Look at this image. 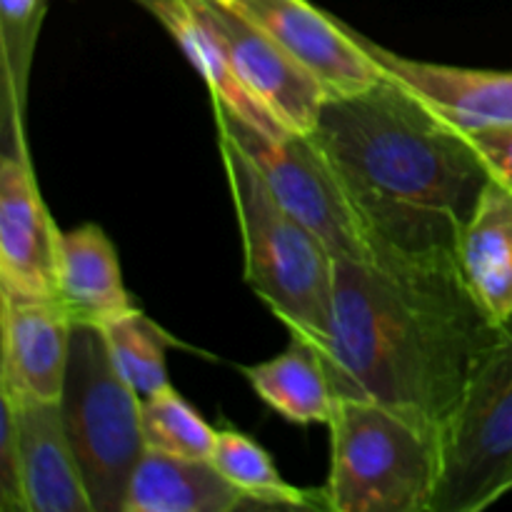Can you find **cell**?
<instances>
[{"mask_svg":"<svg viewBox=\"0 0 512 512\" xmlns=\"http://www.w3.org/2000/svg\"><path fill=\"white\" fill-rule=\"evenodd\" d=\"M140 405L115 370L103 330L75 325L60 408L93 512H125L130 478L145 455Z\"/></svg>","mask_w":512,"mask_h":512,"instance_id":"5","label":"cell"},{"mask_svg":"<svg viewBox=\"0 0 512 512\" xmlns=\"http://www.w3.org/2000/svg\"><path fill=\"white\" fill-rule=\"evenodd\" d=\"M0 313V393L10 398L60 400L75 323L58 298L3 295Z\"/></svg>","mask_w":512,"mask_h":512,"instance_id":"11","label":"cell"},{"mask_svg":"<svg viewBox=\"0 0 512 512\" xmlns=\"http://www.w3.org/2000/svg\"><path fill=\"white\" fill-rule=\"evenodd\" d=\"M498 328L458 260H335L318 353L335 398L383 405L440 440Z\"/></svg>","mask_w":512,"mask_h":512,"instance_id":"1","label":"cell"},{"mask_svg":"<svg viewBox=\"0 0 512 512\" xmlns=\"http://www.w3.org/2000/svg\"><path fill=\"white\" fill-rule=\"evenodd\" d=\"M210 460L240 493L248 495L253 508H308L310 495H315L285 483L270 455L238 430H218Z\"/></svg>","mask_w":512,"mask_h":512,"instance_id":"19","label":"cell"},{"mask_svg":"<svg viewBox=\"0 0 512 512\" xmlns=\"http://www.w3.org/2000/svg\"><path fill=\"white\" fill-rule=\"evenodd\" d=\"M465 138L483 160L485 170L493 180L512 193V123L488 125V128L468 130Z\"/></svg>","mask_w":512,"mask_h":512,"instance_id":"24","label":"cell"},{"mask_svg":"<svg viewBox=\"0 0 512 512\" xmlns=\"http://www.w3.org/2000/svg\"><path fill=\"white\" fill-rule=\"evenodd\" d=\"M165 30L175 38V43L183 48L190 63L195 65L203 80L208 83L213 103L223 108L225 113L233 115L240 123L250 125V128L260 130L268 138H280V135H290L275 123L268 115V110L248 93L240 78L235 75L233 65H230L228 55H225L223 45L218 43L213 30L205 25V20L190 8L188 0H180L178 8L163 20Z\"/></svg>","mask_w":512,"mask_h":512,"instance_id":"18","label":"cell"},{"mask_svg":"<svg viewBox=\"0 0 512 512\" xmlns=\"http://www.w3.org/2000/svg\"><path fill=\"white\" fill-rule=\"evenodd\" d=\"M360 43L388 78L460 133L512 123V73L403 58L365 35H360Z\"/></svg>","mask_w":512,"mask_h":512,"instance_id":"12","label":"cell"},{"mask_svg":"<svg viewBox=\"0 0 512 512\" xmlns=\"http://www.w3.org/2000/svg\"><path fill=\"white\" fill-rule=\"evenodd\" d=\"M58 300L75 325H103L138 310L125 290L118 253L100 225L60 233Z\"/></svg>","mask_w":512,"mask_h":512,"instance_id":"15","label":"cell"},{"mask_svg":"<svg viewBox=\"0 0 512 512\" xmlns=\"http://www.w3.org/2000/svg\"><path fill=\"white\" fill-rule=\"evenodd\" d=\"M188 3L213 30L240 83L268 110L270 118L285 133H313L320 108L328 100L313 75L300 68L273 38L228 8L223 0H188Z\"/></svg>","mask_w":512,"mask_h":512,"instance_id":"9","label":"cell"},{"mask_svg":"<svg viewBox=\"0 0 512 512\" xmlns=\"http://www.w3.org/2000/svg\"><path fill=\"white\" fill-rule=\"evenodd\" d=\"M218 145L243 240L245 283L290 338L320 350L333 318L335 255L275 200L248 155L220 130Z\"/></svg>","mask_w":512,"mask_h":512,"instance_id":"3","label":"cell"},{"mask_svg":"<svg viewBox=\"0 0 512 512\" xmlns=\"http://www.w3.org/2000/svg\"><path fill=\"white\" fill-rule=\"evenodd\" d=\"M60 233L35 185L25 148L0 163V293L58 298Z\"/></svg>","mask_w":512,"mask_h":512,"instance_id":"10","label":"cell"},{"mask_svg":"<svg viewBox=\"0 0 512 512\" xmlns=\"http://www.w3.org/2000/svg\"><path fill=\"white\" fill-rule=\"evenodd\" d=\"M253 508L213 460L150 453L135 468L125 512H233Z\"/></svg>","mask_w":512,"mask_h":512,"instance_id":"16","label":"cell"},{"mask_svg":"<svg viewBox=\"0 0 512 512\" xmlns=\"http://www.w3.org/2000/svg\"><path fill=\"white\" fill-rule=\"evenodd\" d=\"M220 133L228 135L250 158L270 193L290 215L308 225L335 260L373 263L375 250L345 198L328 160L310 140V135H280L268 138L260 130L240 123L215 105Z\"/></svg>","mask_w":512,"mask_h":512,"instance_id":"7","label":"cell"},{"mask_svg":"<svg viewBox=\"0 0 512 512\" xmlns=\"http://www.w3.org/2000/svg\"><path fill=\"white\" fill-rule=\"evenodd\" d=\"M325 508L335 512H433L440 440L403 415L338 398L330 420Z\"/></svg>","mask_w":512,"mask_h":512,"instance_id":"4","label":"cell"},{"mask_svg":"<svg viewBox=\"0 0 512 512\" xmlns=\"http://www.w3.org/2000/svg\"><path fill=\"white\" fill-rule=\"evenodd\" d=\"M243 375L268 408L298 425L333 420L335 390L318 348L290 338V348L278 358L248 365Z\"/></svg>","mask_w":512,"mask_h":512,"instance_id":"17","label":"cell"},{"mask_svg":"<svg viewBox=\"0 0 512 512\" xmlns=\"http://www.w3.org/2000/svg\"><path fill=\"white\" fill-rule=\"evenodd\" d=\"M310 140L353 205L375 260H455L490 180L465 133L393 78L328 98Z\"/></svg>","mask_w":512,"mask_h":512,"instance_id":"2","label":"cell"},{"mask_svg":"<svg viewBox=\"0 0 512 512\" xmlns=\"http://www.w3.org/2000/svg\"><path fill=\"white\" fill-rule=\"evenodd\" d=\"M512 493V318L470 373L440 438L433 512H480Z\"/></svg>","mask_w":512,"mask_h":512,"instance_id":"6","label":"cell"},{"mask_svg":"<svg viewBox=\"0 0 512 512\" xmlns=\"http://www.w3.org/2000/svg\"><path fill=\"white\" fill-rule=\"evenodd\" d=\"M105 343L120 378L133 388L140 400L168 388V363H165V333L155 328L140 310L103 325Z\"/></svg>","mask_w":512,"mask_h":512,"instance_id":"20","label":"cell"},{"mask_svg":"<svg viewBox=\"0 0 512 512\" xmlns=\"http://www.w3.org/2000/svg\"><path fill=\"white\" fill-rule=\"evenodd\" d=\"M140 428L145 450L175 458L210 460L218 438V430L210 428L203 415L175 393L173 385L143 400Z\"/></svg>","mask_w":512,"mask_h":512,"instance_id":"21","label":"cell"},{"mask_svg":"<svg viewBox=\"0 0 512 512\" xmlns=\"http://www.w3.org/2000/svg\"><path fill=\"white\" fill-rule=\"evenodd\" d=\"M28 512H93L78 458L65 430L60 400L10 398Z\"/></svg>","mask_w":512,"mask_h":512,"instance_id":"13","label":"cell"},{"mask_svg":"<svg viewBox=\"0 0 512 512\" xmlns=\"http://www.w3.org/2000/svg\"><path fill=\"white\" fill-rule=\"evenodd\" d=\"M0 510L28 512L23 493V473H20V448L15 420L10 405L0 400Z\"/></svg>","mask_w":512,"mask_h":512,"instance_id":"23","label":"cell"},{"mask_svg":"<svg viewBox=\"0 0 512 512\" xmlns=\"http://www.w3.org/2000/svg\"><path fill=\"white\" fill-rule=\"evenodd\" d=\"M460 275L495 325L512 318V193L490 178L455 243Z\"/></svg>","mask_w":512,"mask_h":512,"instance_id":"14","label":"cell"},{"mask_svg":"<svg viewBox=\"0 0 512 512\" xmlns=\"http://www.w3.org/2000/svg\"><path fill=\"white\" fill-rule=\"evenodd\" d=\"M0 8H3V33H5V48L13 43H18L15 48L5 50L10 55L18 58V70H15V78L23 85L20 75L25 78V70H28L30 50H33L35 35H38V25L43 20V8L45 0H0Z\"/></svg>","mask_w":512,"mask_h":512,"instance_id":"22","label":"cell"},{"mask_svg":"<svg viewBox=\"0 0 512 512\" xmlns=\"http://www.w3.org/2000/svg\"><path fill=\"white\" fill-rule=\"evenodd\" d=\"M308 70L328 98H348L385 78L358 30L308 0H223Z\"/></svg>","mask_w":512,"mask_h":512,"instance_id":"8","label":"cell"},{"mask_svg":"<svg viewBox=\"0 0 512 512\" xmlns=\"http://www.w3.org/2000/svg\"><path fill=\"white\" fill-rule=\"evenodd\" d=\"M133 3H138L140 8H145L150 15H155V18L163 23V20L168 18L175 8H178L180 0H133Z\"/></svg>","mask_w":512,"mask_h":512,"instance_id":"25","label":"cell"}]
</instances>
